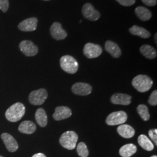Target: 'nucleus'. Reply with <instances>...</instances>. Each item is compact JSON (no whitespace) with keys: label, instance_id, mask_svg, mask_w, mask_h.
<instances>
[{"label":"nucleus","instance_id":"nucleus-14","mask_svg":"<svg viewBox=\"0 0 157 157\" xmlns=\"http://www.w3.org/2000/svg\"><path fill=\"white\" fill-rule=\"evenodd\" d=\"M132 97L128 94L122 93H115L111 98L112 104L117 105H128L131 103Z\"/></svg>","mask_w":157,"mask_h":157},{"label":"nucleus","instance_id":"nucleus-11","mask_svg":"<svg viewBox=\"0 0 157 157\" xmlns=\"http://www.w3.org/2000/svg\"><path fill=\"white\" fill-rule=\"evenodd\" d=\"M38 19L36 17L28 18L20 23L18 25V28L23 32H33L37 27Z\"/></svg>","mask_w":157,"mask_h":157},{"label":"nucleus","instance_id":"nucleus-32","mask_svg":"<svg viewBox=\"0 0 157 157\" xmlns=\"http://www.w3.org/2000/svg\"><path fill=\"white\" fill-rule=\"evenodd\" d=\"M32 157H46V156L43 153H37L33 155Z\"/></svg>","mask_w":157,"mask_h":157},{"label":"nucleus","instance_id":"nucleus-2","mask_svg":"<svg viewBox=\"0 0 157 157\" xmlns=\"http://www.w3.org/2000/svg\"><path fill=\"white\" fill-rule=\"evenodd\" d=\"M132 84L138 91L144 93L151 88L153 82L151 78L147 75H139L133 79Z\"/></svg>","mask_w":157,"mask_h":157},{"label":"nucleus","instance_id":"nucleus-30","mask_svg":"<svg viewBox=\"0 0 157 157\" xmlns=\"http://www.w3.org/2000/svg\"><path fill=\"white\" fill-rule=\"evenodd\" d=\"M121 6H133L136 2V0H116Z\"/></svg>","mask_w":157,"mask_h":157},{"label":"nucleus","instance_id":"nucleus-26","mask_svg":"<svg viewBox=\"0 0 157 157\" xmlns=\"http://www.w3.org/2000/svg\"><path fill=\"white\" fill-rule=\"evenodd\" d=\"M77 152L80 157H87L89 156V150L83 142H80L77 146Z\"/></svg>","mask_w":157,"mask_h":157},{"label":"nucleus","instance_id":"nucleus-28","mask_svg":"<svg viewBox=\"0 0 157 157\" xmlns=\"http://www.w3.org/2000/svg\"><path fill=\"white\" fill-rule=\"evenodd\" d=\"M9 8V1L8 0H0V10L6 12Z\"/></svg>","mask_w":157,"mask_h":157},{"label":"nucleus","instance_id":"nucleus-29","mask_svg":"<svg viewBox=\"0 0 157 157\" xmlns=\"http://www.w3.org/2000/svg\"><path fill=\"white\" fill-rule=\"evenodd\" d=\"M148 135L151 139L153 141L155 145H157V129H151L148 132Z\"/></svg>","mask_w":157,"mask_h":157},{"label":"nucleus","instance_id":"nucleus-4","mask_svg":"<svg viewBox=\"0 0 157 157\" xmlns=\"http://www.w3.org/2000/svg\"><path fill=\"white\" fill-rule=\"evenodd\" d=\"M60 65L65 72L70 74L76 73L78 71V63L75 58L71 56H62L60 59Z\"/></svg>","mask_w":157,"mask_h":157},{"label":"nucleus","instance_id":"nucleus-16","mask_svg":"<svg viewBox=\"0 0 157 157\" xmlns=\"http://www.w3.org/2000/svg\"><path fill=\"white\" fill-rule=\"evenodd\" d=\"M105 49L115 58H118L122 54L121 50L118 44L110 40H108L105 42Z\"/></svg>","mask_w":157,"mask_h":157},{"label":"nucleus","instance_id":"nucleus-35","mask_svg":"<svg viewBox=\"0 0 157 157\" xmlns=\"http://www.w3.org/2000/svg\"><path fill=\"white\" fill-rule=\"evenodd\" d=\"M0 157H3L2 156H1V155H0Z\"/></svg>","mask_w":157,"mask_h":157},{"label":"nucleus","instance_id":"nucleus-12","mask_svg":"<svg viewBox=\"0 0 157 157\" xmlns=\"http://www.w3.org/2000/svg\"><path fill=\"white\" fill-rule=\"evenodd\" d=\"M72 91L76 95H87L91 94L92 87L90 84L79 82L73 84L72 87Z\"/></svg>","mask_w":157,"mask_h":157},{"label":"nucleus","instance_id":"nucleus-20","mask_svg":"<svg viewBox=\"0 0 157 157\" xmlns=\"http://www.w3.org/2000/svg\"><path fill=\"white\" fill-rule=\"evenodd\" d=\"M129 32L133 35L137 36L143 39H148L151 36L150 32L147 30L146 29L134 25L129 28Z\"/></svg>","mask_w":157,"mask_h":157},{"label":"nucleus","instance_id":"nucleus-5","mask_svg":"<svg viewBox=\"0 0 157 157\" xmlns=\"http://www.w3.org/2000/svg\"><path fill=\"white\" fill-rule=\"evenodd\" d=\"M128 115L126 113L122 111L111 113L106 119V123L109 126L121 125L126 122Z\"/></svg>","mask_w":157,"mask_h":157},{"label":"nucleus","instance_id":"nucleus-9","mask_svg":"<svg viewBox=\"0 0 157 157\" xmlns=\"http://www.w3.org/2000/svg\"><path fill=\"white\" fill-rule=\"evenodd\" d=\"M82 14L83 17L91 21H96L101 17L100 13L96 10L90 3L84 4L82 8Z\"/></svg>","mask_w":157,"mask_h":157},{"label":"nucleus","instance_id":"nucleus-23","mask_svg":"<svg viewBox=\"0 0 157 157\" xmlns=\"http://www.w3.org/2000/svg\"><path fill=\"white\" fill-rule=\"evenodd\" d=\"M36 120L40 126L44 128L47 124V116L45 110L41 108H39L35 114Z\"/></svg>","mask_w":157,"mask_h":157},{"label":"nucleus","instance_id":"nucleus-6","mask_svg":"<svg viewBox=\"0 0 157 157\" xmlns=\"http://www.w3.org/2000/svg\"><path fill=\"white\" fill-rule=\"evenodd\" d=\"M48 97V93L44 89L34 90L30 93L29 100L34 105H42Z\"/></svg>","mask_w":157,"mask_h":157},{"label":"nucleus","instance_id":"nucleus-22","mask_svg":"<svg viewBox=\"0 0 157 157\" xmlns=\"http://www.w3.org/2000/svg\"><path fill=\"white\" fill-rule=\"evenodd\" d=\"M137 151V147L133 144H127L119 150V154L122 157H130Z\"/></svg>","mask_w":157,"mask_h":157},{"label":"nucleus","instance_id":"nucleus-17","mask_svg":"<svg viewBox=\"0 0 157 157\" xmlns=\"http://www.w3.org/2000/svg\"><path fill=\"white\" fill-rule=\"evenodd\" d=\"M118 134L125 139H130L134 136L135 129L129 124H122L118 126L117 128Z\"/></svg>","mask_w":157,"mask_h":157},{"label":"nucleus","instance_id":"nucleus-15","mask_svg":"<svg viewBox=\"0 0 157 157\" xmlns=\"http://www.w3.org/2000/svg\"><path fill=\"white\" fill-rule=\"evenodd\" d=\"M72 115L71 109L67 107L60 106L56 107L54 113L53 114V118L56 121H61L69 118Z\"/></svg>","mask_w":157,"mask_h":157},{"label":"nucleus","instance_id":"nucleus-18","mask_svg":"<svg viewBox=\"0 0 157 157\" xmlns=\"http://www.w3.org/2000/svg\"><path fill=\"white\" fill-rule=\"evenodd\" d=\"M18 130L22 133L30 135L34 133L36 130V126L30 121H25L20 124Z\"/></svg>","mask_w":157,"mask_h":157},{"label":"nucleus","instance_id":"nucleus-1","mask_svg":"<svg viewBox=\"0 0 157 157\" xmlns=\"http://www.w3.org/2000/svg\"><path fill=\"white\" fill-rule=\"evenodd\" d=\"M25 107L21 102H17L10 107L6 112V119L11 122L20 121L25 113Z\"/></svg>","mask_w":157,"mask_h":157},{"label":"nucleus","instance_id":"nucleus-7","mask_svg":"<svg viewBox=\"0 0 157 157\" xmlns=\"http://www.w3.org/2000/svg\"><path fill=\"white\" fill-rule=\"evenodd\" d=\"M102 52V48L98 44L88 43L84 45L83 53L88 58H95L100 56Z\"/></svg>","mask_w":157,"mask_h":157},{"label":"nucleus","instance_id":"nucleus-34","mask_svg":"<svg viewBox=\"0 0 157 157\" xmlns=\"http://www.w3.org/2000/svg\"><path fill=\"white\" fill-rule=\"evenodd\" d=\"M151 157H157V155H152V156H151Z\"/></svg>","mask_w":157,"mask_h":157},{"label":"nucleus","instance_id":"nucleus-8","mask_svg":"<svg viewBox=\"0 0 157 157\" xmlns=\"http://www.w3.org/2000/svg\"><path fill=\"white\" fill-rule=\"evenodd\" d=\"M19 48L23 53L27 56H36L39 52L37 45L29 40H23L19 44Z\"/></svg>","mask_w":157,"mask_h":157},{"label":"nucleus","instance_id":"nucleus-3","mask_svg":"<svg viewBox=\"0 0 157 157\" xmlns=\"http://www.w3.org/2000/svg\"><path fill=\"white\" fill-rule=\"evenodd\" d=\"M78 140V136L75 132L67 131L61 135L59 143L63 148L72 150L75 148Z\"/></svg>","mask_w":157,"mask_h":157},{"label":"nucleus","instance_id":"nucleus-10","mask_svg":"<svg viewBox=\"0 0 157 157\" xmlns=\"http://www.w3.org/2000/svg\"><path fill=\"white\" fill-rule=\"evenodd\" d=\"M50 33L51 36L56 40H62L67 37V32L62 28L60 23L54 22L50 28Z\"/></svg>","mask_w":157,"mask_h":157},{"label":"nucleus","instance_id":"nucleus-27","mask_svg":"<svg viewBox=\"0 0 157 157\" xmlns=\"http://www.w3.org/2000/svg\"><path fill=\"white\" fill-rule=\"evenodd\" d=\"M148 103L152 106L157 105V90H154L152 92L151 94L148 99Z\"/></svg>","mask_w":157,"mask_h":157},{"label":"nucleus","instance_id":"nucleus-13","mask_svg":"<svg viewBox=\"0 0 157 157\" xmlns=\"http://www.w3.org/2000/svg\"><path fill=\"white\" fill-rule=\"evenodd\" d=\"M1 139L9 151L13 152L17 151L19 147L18 144L12 136L4 133L1 135Z\"/></svg>","mask_w":157,"mask_h":157},{"label":"nucleus","instance_id":"nucleus-31","mask_svg":"<svg viewBox=\"0 0 157 157\" xmlns=\"http://www.w3.org/2000/svg\"><path fill=\"white\" fill-rule=\"evenodd\" d=\"M142 2L147 6H154L157 5V0H141Z\"/></svg>","mask_w":157,"mask_h":157},{"label":"nucleus","instance_id":"nucleus-21","mask_svg":"<svg viewBox=\"0 0 157 157\" xmlns=\"http://www.w3.org/2000/svg\"><path fill=\"white\" fill-rule=\"evenodd\" d=\"M141 54L150 59H155L157 57V51L152 46L148 44L142 45L140 48Z\"/></svg>","mask_w":157,"mask_h":157},{"label":"nucleus","instance_id":"nucleus-33","mask_svg":"<svg viewBox=\"0 0 157 157\" xmlns=\"http://www.w3.org/2000/svg\"><path fill=\"white\" fill-rule=\"evenodd\" d=\"M157 33L155 34V35H154V40H155V44H157Z\"/></svg>","mask_w":157,"mask_h":157},{"label":"nucleus","instance_id":"nucleus-19","mask_svg":"<svg viewBox=\"0 0 157 157\" xmlns=\"http://www.w3.org/2000/svg\"><path fill=\"white\" fill-rule=\"evenodd\" d=\"M135 13L141 21H148L152 17L151 11L146 7L139 6L135 9Z\"/></svg>","mask_w":157,"mask_h":157},{"label":"nucleus","instance_id":"nucleus-24","mask_svg":"<svg viewBox=\"0 0 157 157\" xmlns=\"http://www.w3.org/2000/svg\"><path fill=\"white\" fill-rule=\"evenodd\" d=\"M138 143L139 145L146 151H150L154 148L153 143L146 135H140L138 137Z\"/></svg>","mask_w":157,"mask_h":157},{"label":"nucleus","instance_id":"nucleus-36","mask_svg":"<svg viewBox=\"0 0 157 157\" xmlns=\"http://www.w3.org/2000/svg\"><path fill=\"white\" fill-rule=\"evenodd\" d=\"M44 1H50V0H44Z\"/></svg>","mask_w":157,"mask_h":157},{"label":"nucleus","instance_id":"nucleus-25","mask_svg":"<svg viewBox=\"0 0 157 157\" xmlns=\"http://www.w3.org/2000/svg\"><path fill=\"white\" fill-rule=\"evenodd\" d=\"M137 111L143 121H147L149 120L150 115L148 109L146 105H144V104L139 105L137 108Z\"/></svg>","mask_w":157,"mask_h":157}]
</instances>
